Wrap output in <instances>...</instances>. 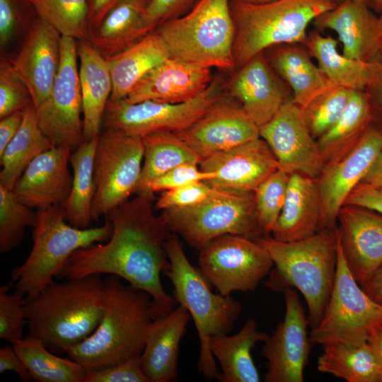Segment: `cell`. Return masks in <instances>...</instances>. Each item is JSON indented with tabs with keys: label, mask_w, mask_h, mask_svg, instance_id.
Returning <instances> with one entry per match:
<instances>
[{
	"label": "cell",
	"mask_w": 382,
	"mask_h": 382,
	"mask_svg": "<svg viewBox=\"0 0 382 382\" xmlns=\"http://www.w3.org/2000/svg\"><path fill=\"white\" fill-rule=\"evenodd\" d=\"M58 72L47 98L35 108L37 124L54 146L77 148L83 141L76 40L62 36Z\"/></svg>",
	"instance_id": "14"
},
{
	"label": "cell",
	"mask_w": 382,
	"mask_h": 382,
	"mask_svg": "<svg viewBox=\"0 0 382 382\" xmlns=\"http://www.w3.org/2000/svg\"><path fill=\"white\" fill-rule=\"evenodd\" d=\"M38 18L61 36L76 40L88 35V0H26Z\"/></svg>",
	"instance_id": "40"
},
{
	"label": "cell",
	"mask_w": 382,
	"mask_h": 382,
	"mask_svg": "<svg viewBox=\"0 0 382 382\" xmlns=\"http://www.w3.org/2000/svg\"><path fill=\"white\" fill-rule=\"evenodd\" d=\"M53 146L37 124L34 105H28L18 132L0 155V185L13 190L28 165Z\"/></svg>",
	"instance_id": "35"
},
{
	"label": "cell",
	"mask_w": 382,
	"mask_h": 382,
	"mask_svg": "<svg viewBox=\"0 0 382 382\" xmlns=\"http://www.w3.org/2000/svg\"><path fill=\"white\" fill-rule=\"evenodd\" d=\"M159 216L170 232L179 234L198 250L222 235L256 239L263 234L256 217L254 192H233L214 188L200 203L163 209Z\"/></svg>",
	"instance_id": "9"
},
{
	"label": "cell",
	"mask_w": 382,
	"mask_h": 382,
	"mask_svg": "<svg viewBox=\"0 0 382 382\" xmlns=\"http://www.w3.org/2000/svg\"><path fill=\"white\" fill-rule=\"evenodd\" d=\"M378 20L379 33H380V35H381V37L382 38V8L380 11V12L378 13Z\"/></svg>",
	"instance_id": "61"
},
{
	"label": "cell",
	"mask_w": 382,
	"mask_h": 382,
	"mask_svg": "<svg viewBox=\"0 0 382 382\" xmlns=\"http://www.w3.org/2000/svg\"><path fill=\"white\" fill-rule=\"evenodd\" d=\"M26 0H0V45L6 47L26 18Z\"/></svg>",
	"instance_id": "50"
},
{
	"label": "cell",
	"mask_w": 382,
	"mask_h": 382,
	"mask_svg": "<svg viewBox=\"0 0 382 382\" xmlns=\"http://www.w3.org/2000/svg\"><path fill=\"white\" fill-rule=\"evenodd\" d=\"M61 37L57 30L37 16L18 54L11 60L35 108L47 98L54 83L60 63Z\"/></svg>",
	"instance_id": "22"
},
{
	"label": "cell",
	"mask_w": 382,
	"mask_h": 382,
	"mask_svg": "<svg viewBox=\"0 0 382 382\" xmlns=\"http://www.w3.org/2000/svg\"><path fill=\"white\" fill-rule=\"evenodd\" d=\"M71 151L69 146H56L37 156L13 187L17 199L37 209L62 205L72 187L68 168Z\"/></svg>",
	"instance_id": "24"
},
{
	"label": "cell",
	"mask_w": 382,
	"mask_h": 382,
	"mask_svg": "<svg viewBox=\"0 0 382 382\" xmlns=\"http://www.w3.org/2000/svg\"><path fill=\"white\" fill-rule=\"evenodd\" d=\"M364 291L382 308V265L361 285Z\"/></svg>",
	"instance_id": "56"
},
{
	"label": "cell",
	"mask_w": 382,
	"mask_h": 382,
	"mask_svg": "<svg viewBox=\"0 0 382 382\" xmlns=\"http://www.w3.org/2000/svg\"><path fill=\"white\" fill-rule=\"evenodd\" d=\"M381 52H382V42H381Z\"/></svg>",
	"instance_id": "63"
},
{
	"label": "cell",
	"mask_w": 382,
	"mask_h": 382,
	"mask_svg": "<svg viewBox=\"0 0 382 382\" xmlns=\"http://www.w3.org/2000/svg\"><path fill=\"white\" fill-rule=\"evenodd\" d=\"M285 315L274 333L264 342L262 353L267 360L265 382H302L311 349L307 332L308 317L296 289L284 291Z\"/></svg>",
	"instance_id": "16"
},
{
	"label": "cell",
	"mask_w": 382,
	"mask_h": 382,
	"mask_svg": "<svg viewBox=\"0 0 382 382\" xmlns=\"http://www.w3.org/2000/svg\"><path fill=\"white\" fill-rule=\"evenodd\" d=\"M20 202L13 190L0 185V253H8L22 242L25 228L34 227L36 213Z\"/></svg>",
	"instance_id": "42"
},
{
	"label": "cell",
	"mask_w": 382,
	"mask_h": 382,
	"mask_svg": "<svg viewBox=\"0 0 382 382\" xmlns=\"http://www.w3.org/2000/svg\"><path fill=\"white\" fill-rule=\"evenodd\" d=\"M169 57L156 28L126 50L105 57L112 81L110 100L125 99L145 76Z\"/></svg>",
	"instance_id": "30"
},
{
	"label": "cell",
	"mask_w": 382,
	"mask_h": 382,
	"mask_svg": "<svg viewBox=\"0 0 382 382\" xmlns=\"http://www.w3.org/2000/svg\"><path fill=\"white\" fill-rule=\"evenodd\" d=\"M120 0H88V25L96 28L108 12Z\"/></svg>",
	"instance_id": "55"
},
{
	"label": "cell",
	"mask_w": 382,
	"mask_h": 382,
	"mask_svg": "<svg viewBox=\"0 0 382 382\" xmlns=\"http://www.w3.org/2000/svg\"><path fill=\"white\" fill-rule=\"evenodd\" d=\"M224 93V81L217 76L202 93L183 103L147 100L129 103L125 99H109L103 125L140 137L157 132H180L195 122Z\"/></svg>",
	"instance_id": "13"
},
{
	"label": "cell",
	"mask_w": 382,
	"mask_h": 382,
	"mask_svg": "<svg viewBox=\"0 0 382 382\" xmlns=\"http://www.w3.org/2000/svg\"><path fill=\"white\" fill-rule=\"evenodd\" d=\"M344 204L363 207L382 214V190L359 183L349 195Z\"/></svg>",
	"instance_id": "52"
},
{
	"label": "cell",
	"mask_w": 382,
	"mask_h": 382,
	"mask_svg": "<svg viewBox=\"0 0 382 382\" xmlns=\"http://www.w3.org/2000/svg\"><path fill=\"white\" fill-rule=\"evenodd\" d=\"M364 92L369 103L372 123L382 128V53L370 62V79Z\"/></svg>",
	"instance_id": "51"
},
{
	"label": "cell",
	"mask_w": 382,
	"mask_h": 382,
	"mask_svg": "<svg viewBox=\"0 0 382 382\" xmlns=\"http://www.w3.org/2000/svg\"><path fill=\"white\" fill-rule=\"evenodd\" d=\"M170 269L165 274L174 288V298L193 319L199 339V369L209 380L219 373L210 349L213 335L228 334L241 312V303L231 296L212 291V284L188 260L175 233H170L165 243Z\"/></svg>",
	"instance_id": "5"
},
{
	"label": "cell",
	"mask_w": 382,
	"mask_h": 382,
	"mask_svg": "<svg viewBox=\"0 0 382 382\" xmlns=\"http://www.w3.org/2000/svg\"><path fill=\"white\" fill-rule=\"evenodd\" d=\"M321 214L316 179L299 173H291L285 202L272 231V237L290 242L311 236L319 231Z\"/></svg>",
	"instance_id": "28"
},
{
	"label": "cell",
	"mask_w": 382,
	"mask_h": 382,
	"mask_svg": "<svg viewBox=\"0 0 382 382\" xmlns=\"http://www.w3.org/2000/svg\"><path fill=\"white\" fill-rule=\"evenodd\" d=\"M122 278H103V311L96 330L69 348L67 357L91 372L141 357L155 320L153 299L145 291L125 284Z\"/></svg>",
	"instance_id": "2"
},
{
	"label": "cell",
	"mask_w": 382,
	"mask_h": 382,
	"mask_svg": "<svg viewBox=\"0 0 382 382\" xmlns=\"http://www.w3.org/2000/svg\"><path fill=\"white\" fill-rule=\"evenodd\" d=\"M268 337V334L258 330L253 318H248L233 335H213L210 339V349L221 366L216 379L220 382L260 381L251 350L258 342H264Z\"/></svg>",
	"instance_id": "32"
},
{
	"label": "cell",
	"mask_w": 382,
	"mask_h": 382,
	"mask_svg": "<svg viewBox=\"0 0 382 382\" xmlns=\"http://www.w3.org/2000/svg\"><path fill=\"white\" fill-rule=\"evenodd\" d=\"M317 368L348 382H382V361L367 341L357 344L323 345Z\"/></svg>",
	"instance_id": "33"
},
{
	"label": "cell",
	"mask_w": 382,
	"mask_h": 382,
	"mask_svg": "<svg viewBox=\"0 0 382 382\" xmlns=\"http://www.w3.org/2000/svg\"><path fill=\"white\" fill-rule=\"evenodd\" d=\"M230 1L199 0L187 13L158 25L156 30L170 57L209 68H236Z\"/></svg>",
	"instance_id": "8"
},
{
	"label": "cell",
	"mask_w": 382,
	"mask_h": 382,
	"mask_svg": "<svg viewBox=\"0 0 382 382\" xmlns=\"http://www.w3.org/2000/svg\"><path fill=\"white\" fill-rule=\"evenodd\" d=\"M368 342L374 347L382 361V324L376 325L371 328Z\"/></svg>",
	"instance_id": "58"
},
{
	"label": "cell",
	"mask_w": 382,
	"mask_h": 382,
	"mask_svg": "<svg viewBox=\"0 0 382 382\" xmlns=\"http://www.w3.org/2000/svg\"><path fill=\"white\" fill-rule=\"evenodd\" d=\"M8 284L0 288V338L9 342L22 339L27 325L25 296L16 291L8 293Z\"/></svg>",
	"instance_id": "45"
},
{
	"label": "cell",
	"mask_w": 382,
	"mask_h": 382,
	"mask_svg": "<svg viewBox=\"0 0 382 382\" xmlns=\"http://www.w3.org/2000/svg\"><path fill=\"white\" fill-rule=\"evenodd\" d=\"M23 120V110L10 114L0 120V155L18 132Z\"/></svg>",
	"instance_id": "54"
},
{
	"label": "cell",
	"mask_w": 382,
	"mask_h": 382,
	"mask_svg": "<svg viewBox=\"0 0 382 382\" xmlns=\"http://www.w3.org/2000/svg\"><path fill=\"white\" fill-rule=\"evenodd\" d=\"M381 153L382 128L371 123L352 148L323 166L315 178L322 207L319 231L336 227L340 209Z\"/></svg>",
	"instance_id": "15"
},
{
	"label": "cell",
	"mask_w": 382,
	"mask_h": 382,
	"mask_svg": "<svg viewBox=\"0 0 382 382\" xmlns=\"http://www.w3.org/2000/svg\"><path fill=\"white\" fill-rule=\"evenodd\" d=\"M237 69L225 86L226 93L241 105L258 127L270 122L284 103L292 100L291 90L270 66L264 52Z\"/></svg>",
	"instance_id": "20"
},
{
	"label": "cell",
	"mask_w": 382,
	"mask_h": 382,
	"mask_svg": "<svg viewBox=\"0 0 382 382\" xmlns=\"http://www.w3.org/2000/svg\"><path fill=\"white\" fill-rule=\"evenodd\" d=\"M62 205L37 209L33 227V245L24 262L15 268L8 284L25 297H32L54 282V277L76 250L107 241L112 224L79 228L65 222Z\"/></svg>",
	"instance_id": "7"
},
{
	"label": "cell",
	"mask_w": 382,
	"mask_h": 382,
	"mask_svg": "<svg viewBox=\"0 0 382 382\" xmlns=\"http://www.w3.org/2000/svg\"><path fill=\"white\" fill-rule=\"evenodd\" d=\"M371 7L375 11L379 13L382 8V0H371Z\"/></svg>",
	"instance_id": "59"
},
{
	"label": "cell",
	"mask_w": 382,
	"mask_h": 382,
	"mask_svg": "<svg viewBox=\"0 0 382 382\" xmlns=\"http://www.w3.org/2000/svg\"><path fill=\"white\" fill-rule=\"evenodd\" d=\"M371 123L372 115L366 93L353 91L339 120L316 139L324 165L352 148Z\"/></svg>",
	"instance_id": "37"
},
{
	"label": "cell",
	"mask_w": 382,
	"mask_h": 382,
	"mask_svg": "<svg viewBox=\"0 0 382 382\" xmlns=\"http://www.w3.org/2000/svg\"><path fill=\"white\" fill-rule=\"evenodd\" d=\"M199 166L214 174L206 183L233 192H254L279 168L275 156L260 137L205 158Z\"/></svg>",
	"instance_id": "19"
},
{
	"label": "cell",
	"mask_w": 382,
	"mask_h": 382,
	"mask_svg": "<svg viewBox=\"0 0 382 382\" xmlns=\"http://www.w3.org/2000/svg\"><path fill=\"white\" fill-rule=\"evenodd\" d=\"M201 161L260 137L259 127L241 105L224 93L186 129L175 132Z\"/></svg>",
	"instance_id": "17"
},
{
	"label": "cell",
	"mask_w": 382,
	"mask_h": 382,
	"mask_svg": "<svg viewBox=\"0 0 382 382\" xmlns=\"http://www.w3.org/2000/svg\"><path fill=\"white\" fill-rule=\"evenodd\" d=\"M360 183L382 190V153L376 158Z\"/></svg>",
	"instance_id": "57"
},
{
	"label": "cell",
	"mask_w": 382,
	"mask_h": 382,
	"mask_svg": "<svg viewBox=\"0 0 382 382\" xmlns=\"http://www.w3.org/2000/svg\"><path fill=\"white\" fill-rule=\"evenodd\" d=\"M371 7L363 1L346 0L318 16L313 23L318 30H330L337 34L345 56L371 62L382 53V38L378 16Z\"/></svg>",
	"instance_id": "23"
},
{
	"label": "cell",
	"mask_w": 382,
	"mask_h": 382,
	"mask_svg": "<svg viewBox=\"0 0 382 382\" xmlns=\"http://www.w3.org/2000/svg\"><path fill=\"white\" fill-rule=\"evenodd\" d=\"M214 190L204 181H199L166 190L158 198L155 207L163 210L191 207L206 199Z\"/></svg>",
	"instance_id": "47"
},
{
	"label": "cell",
	"mask_w": 382,
	"mask_h": 382,
	"mask_svg": "<svg viewBox=\"0 0 382 382\" xmlns=\"http://www.w3.org/2000/svg\"><path fill=\"white\" fill-rule=\"evenodd\" d=\"M29 335L52 352L64 353L96 330L103 311L102 274L53 282L32 297L25 296Z\"/></svg>",
	"instance_id": "3"
},
{
	"label": "cell",
	"mask_w": 382,
	"mask_h": 382,
	"mask_svg": "<svg viewBox=\"0 0 382 382\" xmlns=\"http://www.w3.org/2000/svg\"><path fill=\"white\" fill-rule=\"evenodd\" d=\"M353 91L329 81L323 91L301 108L304 121L314 139L322 136L339 120Z\"/></svg>",
	"instance_id": "41"
},
{
	"label": "cell",
	"mask_w": 382,
	"mask_h": 382,
	"mask_svg": "<svg viewBox=\"0 0 382 382\" xmlns=\"http://www.w3.org/2000/svg\"><path fill=\"white\" fill-rule=\"evenodd\" d=\"M8 371L16 372L24 382L31 379L28 369L13 346H5L0 349V373Z\"/></svg>",
	"instance_id": "53"
},
{
	"label": "cell",
	"mask_w": 382,
	"mask_h": 382,
	"mask_svg": "<svg viewBox=\"0 0 382 382\" xmlns=\"http://www.w3.org/2000/svg\"><path fill=\"white\" fill-rule=\"evenodd\" d=\"M149 1L120 0L87 39L105 57L129 47L153 30L145 20Z\"/></svg>",
	"instance_id": "31"
},
{
	"label": "cell",
	"mask_w": 382,
	"mask_h": 382,
	"mask_svg": "<svg viewBox=\"0 0 382 382\" xmlns=\"http://www.w3.org/2000/svg\"><path fill=\"white\" fill-rule=\"evenodd\" d=\"M85 382L150 381L142 370L141 357H137L88 372Z\"/></svg>",
	"instance_id": "48"
},
{
	"label": "cell",
	"mask_w": 382,
	"mask_h": 382,
	"mask_svg": "<svg viewBox=\"0 0 382 382\" xmlns=\"http://www.w3.org/2000/svg\"><path fill=\"white\" fill-rule=\"evenodd\" d=\"M236 1L247 3V4H264V3L270 2L274 0H236Z\"/></svg>",
	"instance_id": "60"
},
{
	"label": "cell",
	"mask_w": 382,
	"mask_h": 382,
	"mask_svg": "<svg viewBox=\"0 0 382 382\" xmlns=\"http://www.w3.org/2000/svg\"><path fill=\"white\" fill-rule=\"evenodd\" d=\"M259 133L275 156L279 169L313 178L321 171L324 162L316 139L307 127L301 108L292 100L259 127Z\"/></svg>",
	"instance_id": "18"
},
{
	"label": "cell",
	"mask_w": 382,
	"mask_h": 382,
	"mask_svg": "<svg viewBox=\"0 0 382 382\" xmlns=\"http://www.w3.org/2000/svg\"><path fill=\"white\" fill-rule=\"evenodd\" d=\"M105 216L112 224L110 238L74 252L56 275L59 279L108 274L147 292L155 319L178 304L164 290L161 274L170 269L165 243L171 233L152 209L154 193L143 191Z\"/></svg>",
	"instance_id": "1"
},
{
	"label": "cell",
	"mask_w": 382,
	"mask_h": 382,
	"mask_svg": "<svg viewBox=\"0 0 382 382\" xmlns=\"http://www.w3.org/2000/svg\"><path fill=\"white\" fill-rule=\"evenodd\" d=\"M337 221L345 262L361 285L382 265V214L363 207L344 204Z\"/></svg>",
	"instance_id": "21"
},
{
	"label": "cell",
	"mask_w": 382,
	"mask_h": 382,
	"mask_svg": "<svg viewBox=\"0 0 382 382\" xmlns=\"http://www.w3.org/2000/svg\"><path fill=\"white\" fill-rule=\"evenodd\" d=\"M335 6L332 0H274L258 4L231 0L236 68L272 47L303 44L309 24Z\"/></svg>",
	"instance_id": "6"
},
{
	"label": "cell",
	"mask_w": 382,
	"mask_h": 382,
	"mask_svg": "<svg viewBox=\"0 0 382 382\" xmlns=\"http://www.w3.org/2000/svg\"><path fill=\"white\" fill-rule=\"evenodd\" d=\"M190 315L183 306L155 319L149 329L141 364L150 382H170L178 374V350Z\"/></svg>",
	"instance_id": "26"
},
{
	"label": "cell",
	"mask_w": 382,
	"mask_h": 382,
	"mask_svg": "<svg viewBox=\"0 0 382 382\" xmlns=\"http://www.w3.org/2000/svg\"><path fill=\"white\" fill-rule=\"evenodd\" d=\"M378 324H382V308L354 278L345 262L338 238L333 289L321 320L312 328L310 341L322 345L361 343L368 340L371 328Z\"/></svg>",
	"instance_id": "10"
},
{
	"label": "cell",
	"mask_w": 382,
	"mask_h": 382,
	"mask_svg": "<svg viewBox=\"0 0 382 382\" xmlns=\"http://www.w3.org/2000/svg\"><path fill=\"white\" fill-rule=\"evenodd\" d=\"M336 5L346 1V0H332ZM360 1H363L364 2H366L367 4H369L371 6V0H360Z\"/></svg>",
	"instance_id": "62"
},
{
	"label": "cell",
	"mask_w": 382,
	"mask_h": 382,
	"mask_svg": "<svg viewBox=\"0 0 382 382\" xmlns=\"http://www.w3.org/2000/svg\"><path fill=\"white\" fill-rule=\"evenodd\" d=\"M143 158L141 137L111 128L100 134L94 158L92 220L106 216L137 192Z\"/></svg>",
	"instance_id": "11"
},
{
	"label": "cell",
	"mask_w": 382,
	"mask_h": 382,
	"mask_svg": "<svg viewBox=\"0 0 382 382\" xmlns=\"http://www.w3.org/2000/svg\"><path fill=\"white\" fill-rule=\"evenodd\" d=\"M199 0H149L145 12L147 25L155 29L161 23L183 16Z\"/></svg>",
	"instance_id": "49"
},
{
	"label": "cell",
	"mask_w": 382,
	"mask_h": 382,
	"mask_svg": "<svg viewBox=\"0 0 382 382\" xmlns=\"http://www.w3.org/2000/svg\"><path fill=\"white\" fill-rule=\"evenodd\" d=\"M263 52L272 69L291 90L292 101L301 108L323 91L330 81L313 62L303 44L278 45Z\"/></svg>",
	"instance_id": "29"
},
{
	"label": "cell",
	"mask_w": 382,
	"mask_h": 382,
	"mask_svg": "<svg viewBox=\"0 0 382 382\" xmlns=\"http://www.w3.org/2000/svg\"><path fill=\"white\" fill-rule=\"evenodd\" d=\"M11 345L34 381L85 382L88 372L81 364L56 356L41 340L28 335Z\"/></svg>",
	"instance_id": "39"
},
{
	"label": "cell",
	"mask_w": 382,
	"mask_h": 382,
	"mask_svg": "<svg viewBox=\"0 0 382 382\" xmlns=\"http://www.w3.org/2000/svg\"><path fill=\"white\" fill-rule=\"evenodd\" d=\"M33 104L30 91L18 77L11 60L1 59L0 63V118L23 110Z\"/></svg>",
	"instance_id": "44"
},
{
	"label": "cell",
	"mask_w": 382,
	"mask_h": 382,
	"mask_svg": "<svg viewBox=\"0 0 382 382\" xmlns=\"http://www.w3.org/2000/svg\"><path fill=\"white\" fill-rule=\"evenodd\" d=\"M199 269L219 294L255 290L272 270L274 263L256 240L225 234L199 250Z\"/></svg>",
	"instance_id": "12"
},
{
	"label": "cell",
	"mask_w": 382,
	"mask_h": 382,
	"mask_svg": "<svg viewBox=\"0 0 382 382\" xmlns=\"http://www.w3.org/2000/svg\"><path fill=\"white\" fill-rule=\"evenodd\" d=\"M290 174L278 168L254 191L258 224L265 236H269L285 202Z\"/></svg>",
	"instance_id": "43"
},
{
	"label": "cell",
	"mask_w": 382,
	"mask_h": 382,
	"mask_svg": "<svg viewBox=\"0 0 382 382\" xmlns=\"http://www.w3.org/2000/svg\"><path fill=\"white\" fill-rule=\"evenodd\" d=\"M213 78L212 68L169 57L145 76L125 99L129 103H183L202 93Z\"/></svg>",
	"instance_id": "25"
},
{
	"label": "cell",
	"mask_w": 382,
	"mask_h": 382,
	"mask_svg": "<svg viewBox=\"0 0 382 382\" xmlns=\"http://www.w3.org/2000/svg\"><path fill=\"white\" fill-rule=\"evenodd\" d=\"M321 72L332 83L354 91H364L370 79V62L349 58L337 50L338 42L313 30L303 43Z\"/></svg>",
	"instance_id": "34"
},
{
	"label": "cell",
	"mask_w": 382,
	"mask_h": 382,
	"mask_svg": "<svg viewBox=\"0 0 382 382\" xmlns=\"http://www.w3.org/2000/svg\"><path fill=\"white\" fill-rule=\"evenodd\" d=\"M79 80L82 98L84 141L100 135L107 103L112 90L109 65L88 39L78 40Z\"/></svg>",
	"instance_id": "27"
},
{
	"label": "cell",
	"mask_w": 382,
	"mask_h": 382,
	"mask_svg": "<svg viewBox=\"0 0 382 382\" xmlns=\"http://www.w3.org/2000/svg\"><path fill=\"white\" fill-rule=\"evenodd\" d=\"M142 138L144 163L137 192L153 180L184 163L199 164V156L173 132H157Z\"/></svg>",
	"instance_id": "38"
},
{
	"label": "cell",
	"mask_w": 382,
	"mask_h": 382,
	"mask_svg": "<svg viewBox=\"0 0 382 382\" xmlns=\"http://www.w3.org/2000/svg\"><path fill=\"white\" fill-rule=\"evenodd\" d=\"M256 240L265 248L274 266L266 286L274 291L298 289L308 307V325L321 320L336 275L338 236L337 226L324 228L308 238L285 242L264 236Z\"/></svg>",
	"instance_id": "4"
},
{
	"label": "cell",
	"mask_w": 382,
	"mask_h": 382,
	"mask_svg": "<svg viewBox=\"0 0 382 382\" xmlns=\"http://www.w3.org/2000/svg\"><path fill=\"white\" fill-rule=\"evenodd\" d=\"M98 137L83 141L69 157L73 168L72 187L62 207L69 224L79 228H89L92 220L91 207L95 194L94 158Z\"/></svg>",
	"instance_id": "36"
},
{
	"label": "cell",
	"mask_w": 382,
	"mask_h": 382,
	"mask_svg": "<svg viewBox=\"0 0 382 382\" xmlns=\"http://www.w3.org/2000/svg\"><path fill=\"white\" fill-rule=\"evenodd\" d=\"M214 177V173L203 171L198 164L184 163L151 181L144 191L163 192L196 182H206Z\"/></svg>",
	"instance_id": "46"
}]
</instances>
